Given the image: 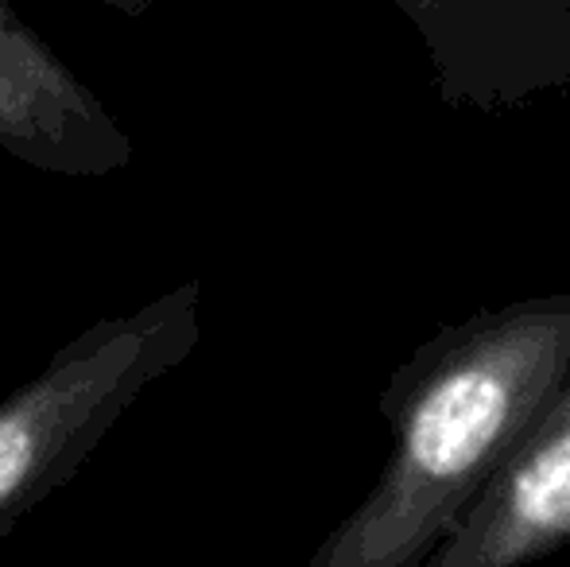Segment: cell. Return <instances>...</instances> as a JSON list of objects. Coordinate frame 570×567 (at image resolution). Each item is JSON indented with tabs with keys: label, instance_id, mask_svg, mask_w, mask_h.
Returning a JSON list of instances; mask_svg holds the SVG:
<instances>
[{
	"label": "cell",
	"instance_id": "cell-3",
	"mask_svg": "<svg viewBox=\"0 0 570 567\" xmlns=\"http://www.w3.org/2000/svg\"><path fill=\"white\" fill-rule=\"evenodd\" d=\"M451 109L501 117L570 98V0H392Z\"/></svg>",
	"mask_w": 570,
	"mask_h": 567
},
{
	"label": "cell",
	"instance_id": "cell-5",
	"mask_svg": "<svg viewBox=\"0 0 570 567\" xmlns=\"http://www.w3.org/2000/svg\"><path fill=\"white\" fill-rule=\"evenodd\" d=\"M570 545V373L517 439L431 567H520Z\"/></svg>",
	"mask_w": 570,
	"mask_h": 567
},
{
	"label": "cell",
	"instance_id": "cell-6",
	"mask_svg": "<svg viewBox=\"0 0 570 567\" xmlns=\"http://www.w3.org/2000/svg\"><path fill=\"white\" fill-rule=\"evenodd\" d=\"M101 8H114V12L128 16V20H144V16L151 12V4L156 0H98Z\"/></svg>",
	"mask_w": 570,
	"mask_h": 567
},
{
	"label": "cell",
	"instance_id": "cell-4",
	"mask_svg": "<svg viewBox=\"0 0 570 567\" xmlns=\"http://www.w3.org/2000/svg\"><path fill=\"white\" fill-rule=\"evenodd\" d=\"M0 151L47 175L94 179L132 164V140L51 43L0 0Z\"/></svg>",
	"mask_w": 570,
	"mask_h": 567
},
{
	"label": "cell",
	"instance_id": "cell-1",
	"mask_svg": "<svg viewBox=\"0 0 570 567\" xmlns=\"http://www.w3.org/2000/svg\"><path fill=\"white\" fill-rule=\"evenodd\" d=\"M570 373V292L478 311L389 378L392 459L311 567H415L458 529Z\"/></svg>",
	"mask_w": 570,
	"mask_h": 567
},
{
	"label": "cell",
	"instance_id": "cell-2",
	"mask_svg": "<svg viewBox=\"0 0 570 567\" xmlns=\"http://www.w3.org/2000/svg\"><path fill=\"white\" fill-rule=\"evenodd\" d=\"M198 303L203 284L183 281L132 315L98 319L0 401V537L86 467L144 389L195 354Z\"/></svg>",
	"mask_w": 570,
	"mask_h": 567
}]
</instances>
